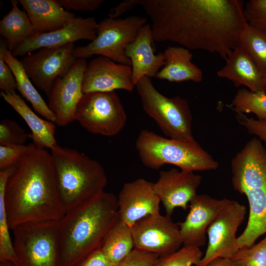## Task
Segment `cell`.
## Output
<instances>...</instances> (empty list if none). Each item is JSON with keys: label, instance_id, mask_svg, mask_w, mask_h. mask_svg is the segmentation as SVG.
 <instances>
[{"label": "cell", "instance_id": "8fae6325", "mask_svg": "<svg viewBox=\"0 0 266 266\" xmlns=\"http://www.w3.org/2000/svg\"><path fill=\"white\" fill-rule=\"evenodd\" d=\"M246 213L244 205L230 200L207 228V247L195 266H206L218 258L231 259L237 253L239 248L236 233Z\"/></svg>", "mask_w": 266, "mask_h": 266}, {"label": "cell", "instance_id": "ffe728a7", "mask_svg": "<svg viewBox=\"0 0 266 266\" xmlns=\"http://www.w3.org/2000/svg\"><path fill=\"white\" fill-rule=\"evenodd\" d=\"M150 24H146L139 30L134 40L126 48L125 54L131 62L132 78L134 85L144 76L155 77L165 65L164 53L155 54Z\"/></svg>", "mask_w": 266, "mask_h": 266}, {"label": "cell", "instance_id": "ee69618b", "mask_svg": "<svg viewBox=\"0 0 266 266\" xmlns=\"http://www.w3.org/2000/svg\"><path fill=\"white\" fill-rule=\"evenodd\" d=\"M264 80L265 83V87H266V73L264 75Z\"/></svg>", "mask_w": 266, "mask_h": 266}, {"label": "cell", "instance_id": "d590c367", "mask_svg": "<svg viewBox=\"0 0 266 266\" xmlns=\"http://www.w3.org/2000/svg\"><path fill=\"white\" fill-rule=\"evenodd\" d=\"M236 117L247 132L261 140L266 148V121L248 117L245 114L240 113L237 114Z\"/></svg>", "mask_w": 266, "mask_h": 266}, {"label": "cell", "instance_id": "e0dca14e", "mask_svg": "<svg viewBox=\"0 0 266 266\" xmlns=\"http://www.w3.org/2000/svg\"><path fill=\"white\" fill-rule=\"evenodd\" d=\"M230 200L197 194L189 203L190 210L186 219L178 224L183 246H203L207 228Z\"/></svg>", "mask_w": 266, "mask_h": 266}, {"label": "cell", "instance_id": "6da1fadb", "mask_svg": "<svg viewBox=\"0 0 266 266\" xmlns=\"http://www.w3.org/2000/svg\"><path fill=\"white\" fill-rule=\"evenodd\" d=\"M154 41L218 54L226 60L247 21L241 0H139Z\"/></svg>", "mask_w": 266, "mask_h": 266}, {"label": "cell", "instance_id": "7a4b0ae2", "mask_svg": "<svg viewBox=\"0 0 266 266\" xmlns=\"http://www.w3.org/2000/svg\"><path fill=\"white\" fill-rule=\"evenodd\" d=\"M4 200L11 230L25 223L60 220L65 212L51 153L28 144L8 177Z\"/></svg>", "mask_w": 266, "mask_h": 266}, {"label": "cell", "instance_id": "4fadbf2b", "mask_svg": "<svg viewBox=\"0 0 266 266\" xmlns=\"http://www.w3.org/2000/svg\"><path fill=\"white\" fill-rule=\"evenodd\" d=\"M74 43L43 48L20 62L32 82L47 94L56 79L65 75L76 62Z\"/></svg>", "mask_w": 266, "mask_h": 266}, {"label": "cell", "instance_id": "44dd1931", "mask_svg": "<svg viewBox=\"0 0 266 266\" xmlns=\"http://www.w3.org/2000/svg\"><path fill=\"white\" fill-rule=\"evenodd\" d=\"M226 61L217 72L219 77L230 80L236 87L244 86L253 92H266L264 74L240 44Z\"/></svg>", "mask_w": 266, "mask_h": 266}, {"label": "cell", "instance_id": "603a6c76", "mask_svg": "<svg viewBox=\"0 0 266 266\" xmlns=\"http://www.w3.org/2000/svg\"><path fill=\"white\" fill-rule=\"evenodd\" d=\"M0 96L23 119L32 133L33 143L43 148L52 149L58 144L55 137L56 126L51 121L36 115L15 92H0Z\"/></svg>", "mask_w": 266, "mask_h": 266}, {"label": "cell", "instance_id": "9c48e42d", "mask_svg": "<svg viewBox=\"0 0 266 266\" xmlns=\"http://www.w3.org/2000/svg\"><path fill=\"white\" fill-rule=\"evenodd\" d=\"M146 22L145 18L137 16L124 19L106 18L98 23L96 37L87 45L75 48L73 54L77 59L100 55L131 66L126 48L134 40Z\"/></svg>", "mask_w": 266, "mask_h": 266}, {"label": "cell", "instance_id": "3957f363", "mask_svg": "<svg viewBox=\"0 0 266 266\" xmlns=\"http://www.w3.org/2000/svg\"><path fill=\"white\" fill-rule=\"evenodd\" d=\"M119 217L117 198L104 191L59 220V266H74L101 247Z\"/></svg>", "mask_w": 266, "mask_h": 266}, {"label": "cell", "instance_id": "e575fe53", "mask_svg": "<svg viewBox=\"0 0 266 266\" xmlns=\"http://www.w3.org/2000/svg\"><path fill=\"white\" fill-rule=\"evenodd\" d=\"M28 148V145H0V170L15 166Z\"/></svg>", "mask_w": 266, "mask_h": 266}, {"label": "cell", "instance_id": "ba28073f", "mask_svg": "<svg viewBox=\"0 0 266 266\" xmlns=\"http://www.w3.org/2000/svg\"><path fill=\"white\" fill-rule=\"evenodd\" d=\"M59 220L25 223L12 230L19 266H59Z\"/></svg>", "mask_w": 266, "mask_h": 266}, {"label": "cell", "instance_id": "5bb4252c", "mask_svg": "<svg viewBox=\"0 0 266 266\" xmlns=\"http://www.w3.org/2000/svg\"><path fill=\"white\" fill-rule=\"evenodd\" d=\"M87 65L85 59H77L65 75L56 79L47 94L48 106L59 126H65L75 120L76 108L83 95L82 84Z\"/></svg>", "mask_w": 266, "mask_h": 266}, {"label": "cell", "instance_id": "7402d4cb", "mask_svg": "<svg viewBox=\"0 0 266 266\" xmlns=\"http://www.w3.org/2000/svg\"><path fill=\"white\" fill-rule=\"evenodd\" d=\"M18 1L28 15L37 34L60 29L76 18L73 13L64 9L57 0Z\"/></svg>", "mask_w": 266, "mask_h": 266}, {"label": "cell", "instance_id": "7c38bea8", "mask_svg": "<svg viewBox=\"0 0 266 266\" xmlns=\"http://www.w3.org/2000/svg\"><path fill=\"white\" fill-rule=\"evenodd\" d=\"M131 230L134 249L159 257L174 253L183 244L178 224L160 213L140 219Z\"/></svg>", "mask_w": 266, "mask_h": 266}, {"label": "cell", "instance_id": "74e56055", "mask_svg": "<svg viewBox=\"0 0 266 266\" xmlns=\"http://www.w3.org/2000/svg\"><path fill=\"white\" fill-rule=\"evenodd\" d=\"M0 89L6 93L15 92L17 89L15 76L4 60L2 52L0 51Z\"/></svg>", "mask_w": 266, "mask_h": 266}, {"label": "cell", "instance_id": "8992f818", "mask_svg": "<svg viewBox=\"0 0 266 266\" xmlns=\"http://www.w3.org/2000/svg\"><path fill=\"white\" fill-rule=\"evenodd\" d=\"M135 146L142 164L153 169L165 165L192 171L214 170L219 166L217 161L195 139H174L144 129L139 133Z\"/></svg>", "mask_w": 266, "mask_h": 266}, {"label": "cell", "instance_id": "83f0119b", "mask_svg": "<svg viewBox=\"0 0 266 266\" xmlns=\"http://www.w3.org/2000/svg\"><path fill=\"white\" fill-rule=\"evenodd\" d=\"M14 166L0 170V262L8 261L19 266L13 241L9 230H11L5 209L4 193L9 176Z\"/></svg>", "mask_w": 266, "mask_h": 266}, {"label": "cell", "instance_id": "277c9868", "mask_svg": "<svg viewBox=\"0 0 266 266\" xmlns=\"http://www.w3.org/2000/svg\"><path fill=\"white\" fill-rule=\"evenodd\" d=\"M231 169L233 189L246 197L249 206L247 225L237 238L240 249L266 234V148L262 141L250 139L232 158Z\"/></svg>", "mask_w": 266, "mask_h": 266}, {"label": "cell", "instance_id": "52a82bcc", "mask_svg": "<svg viewBox=\"0 0 266 266\" xmlns=\"http://www.w3.org/2000/svg\"><path fill=\"white\" fill-rule=\"evenodd\" d=\"M135 87L144 111L167 137L186 141L195 139L192 112L185 99L163 95L155 87L151 78L147 76L140 79Z\"/></svg>", "mask_w": 266, "mask_h": 266}, {"label": "cell", "instance_id": "4dcf8cb0", "mask_svg": "<svg viewBox=\"0 0 266 266\" xmlns=\"http://www.w3.org/2000/svg\"><path fill=\"white\" fill-rule=\"evenodd\" d=\"M202 256L200 247L183 246L172 254L159 257L152 266H195Z\"/></svg>", "mask_w": 266, "mask_h": 266}, {"label": "cell", "instance_id": "2e32d148", "mask_svg": "<svg viewBox=\"0 0 266 266\" xmlns=\"http://www.w3.org/2000/svg\"><path fill=\"white\" fill-rule=\"evenodd\" d=\"M160 202L154 183L141 178L125 183L117 198L119 217L131 228L140 219L159 213Z\"/></svg>", "mask_w": 266, "mask_h": 266}, {"label": "cell", "instance_id": "ab89813d", "mask_svg": "<svg viewBox=\"0 0 266 266\" xmlns=\"http://www.w3.org/2000/svg\"><path fill=\"white\" fill-rule=\"evenodd\" d=\"M109 261L101 248L88 255L74 266H113Z\"/></svg>", "mask_w": 266, "mask_h": 266}, {"label": "cell", "instance_id": "f35d334b", "mask_svg": "<svg viewBox=\"0 0 266 266\" xmlns=\"http://www.w3.org/2000/svg\"><path fill=\"white\" fill-rule=\"evenodd\" d=\"M67 10L92 11L97 10L104 2L103 0H57Z\"/></svg>", "mask_w": 266, "mask_h": 266}, {"label": "cell", "instance_id": "9a60e30c", "mask_svg": "<svg viewBox=\"0 0 266 266\" xmlns=\"http://www.w3.org/2000/svg\"><path fill=\"white\" fill-rule=\"evenodd\" d=\"M202 180L194 171L173 168L160 171L154 188L166 212L171 217L174 209L186 210L191 200L197 194Z\"/></svg>", "mask_w": 266, "mask_h": 266}, {"label": "cell", "instance_id": "d6986e66", "mask_svg": "<svg viewBox=\"0 0 266 266\" xmlns=\"http://www.w3.org/2000/svg\"><path fill=\"white\" fill-rule=\"evenodd\" d=\"M131 66L116 63L109 58L99 56L92 60L84 73L83 94L94 92L133 90Z\"/></svg>", "mask_w": 266, "mask_h": 266}, {"label": "cell", "instance_id": "60d3db41", "mask_svg": "<svg viewBox=\"0 0 266 266\" xmlns=\"http://www.w3.org/2000/svg\"><path fill=\"white\" fill-rule=\"evenodd\" d=\"M136 5H139V0H124L110 10L108 14V17L119 18Z\"/></svg>", "mask_w": 266, "mask_h": 266}, {"label": "cell", "instance_id": "1f68e13d", "mask_svg": "<svg viewBox=\"0 0 266 266\" xmlns=\"http://www.w3.org/2000/svg\"><path fill=\"white\" fill-rule=\"evenodd\" d=\"M230 259L234 266H266V234L259 243L240 249Z\"/></svg>", "mask_w": 266, "mask_h": 266}, {"label": "cell", "instance_id": "d4e9b609", "mask_svg": "<svg viewBox=\"0 0 266 266\" xmlns=\"http://www.w3.org/2000/svg\"><path fill=\"white\" fill-rule=\"evenodd\" d=\"M0 51L6 63L11 69L16 79L17 89L32 105L33 109L46 120L55 122L54 114L33 86L20 61L13 56L7 48L6 42L0 40Z\"/></svg>", "mask_w": 266, "mask_h": 266}, {"label": "cell", "instance_id": "7bdbcfd3", "mask_svg": "<svg viewBox=\"0 0 266 266\" xmlns=\"http://www.w3.org/2000/svg\"><path fill=\"white\" fill-rule=\"evenodd\" d=\"M0 266H15L13 263L8 261L0 262Z\"/></svg>", "mask_w": 266, "mask_h": 266}, {"label": "cell", "instance_id": "f546056e", "mask_svg": "<svg viewBox=\"0 0 266 266\" xmlns=\"http://www.w3.org/2000/svg\"><path fill=\"white\" fill-rule=\"evenodd\" d=\"M230 107L237 114L252 113L257 119L266 121V92H253L246 88L240 89Z\"/></svg>", "mask_w": 266, "mask_h": 266}, {"label": "cell", "instance_id": "d6a6232c", "mask_svg": "<svg viewBox=\"0 0 266 266\" xmlns=\"http://www.w3.org/2000/svg\"><path fill=\"white\" fill-rule=\"evenodd\" d=\"M29 137L27 134L16 122L4 119L0 123V145H25Z\"/></svg>", "mask_w": 266, "mask_h": 266}, {"label": "cell", "instance_id": "cb8c5ba5", "mask_svg": "<svg viewBox=\"0 0 266 266\" xmlns=\"http://www.w3.org/2000/svg\"><path fill=\"white\" fill-rule=\"evenodd\" d=\"M163 53L165 65L156 78L171 82L199 83L202 80V71L192 62L193 55L189 49L182 46H168Z\"/></svg>", "mask_w": 266, "mask_h": 266}, {"label": "cell", "instance_id": "b9f144b4", "mask_svg": "<svg viewBox=\"0 0 266 266\" xmlns=\"http://www.w3.org/2000/svg\"><path fill=\"white\" fill-rule=\"evenodd\" d=\"M206 266H234V265L230 259L218 258L212 260Z\"/></svg>", "mask_w": 266, "mask_h": 266}, {"label": "cell", "instance_id": "ac0fdd59", "mask_svg": "<svg viewBox=\"0 0 266 266\" xmlns=\"http://www.w3.org/2000/svg\"><path fill=\"white\" fill-rule=\"evenodd\" d=\"M98 23L93 17H76L64 27L33 36L18 45L11 53L13 56H25L43 48L63 46L79 40H93L96 36Z\"/></svg>", "mask_w": 266, "mask_h": 266}, {"label": "cell", "instance_id": "f1b7e54d", "mask_svg": "<svg viewBox=\"0 0 266 266\" xmlns=\"http://www.w3.org/2000/svg\"><path fill=\"white\" fill-rule=\"evenodd\" d=\"M240 44L264 75L266 73V32L247 22L241 33Z\"/></svg>", "mask_w": 266, "mask_h": 266}, {"label": "cell", "instance_id": "8d00e7d4", "mask_svg": "<svg viewBox=\"0 0 266 266\" xmlns=\"http://www.w3.org/2000/svg\"><path fill=\"white\" fill-rule=\"evenodd\" d=\"M159 258L156 254L134 248L127 257L113 266H152Z\"/></svg>", "mask_w": 266, "mask_h": 266}, {"label": "cell", "instance_id": "5b68a950", "mask_svg": "<svg viewBox=\"0 0 266 266\" xmlns=\"http://www.w3.org/2000/svg\"><path fill=\"white\" fill-rule=\"evenodd\" d=\"M51 150L65 213L104 191L107 180L100 163L77 150L58 145Z\"/></svg>", "mask_w": 266, "mask_h": 266}, {"label": "cell", "instance_id": "30bf717a", "mask_svg": "<svg viewBox=\"0 0 266 266\" xmlns=\"http://www.w3.org/2000/svg\"><path fill=\"white\" fill-rule=\"evenodd\" d=\"M75 120L90 133L113 136L124 128L127 115L115 91L94 92L83 94Z\"/></svg>", "mask_w": 266, "mask_h": 266}, {"label": "cell", "instance_id": "484cf974", "mask_svg": "<svg viewBox=\"0 0 266 266\" xmlns=\"http://www.w3.org/2000/svg\"><path fill=\"white\" fill-rule=\"evenodd\" d=\"M12 7L0 21V34L6 39L8 49L12 52L28 38L37 34L25 11L18 6V0H11Z\"/></svg>", "mask_w": 266, "mask_h": 266}, {"label": "cell", "instance_id": "836d02e7", "mask_svg": "<svg viewBox=\"0 0 266 266\" xmlns=\"http://www.w3.org/2000/svg\"><path fill=\"white\" fill-rule=\"evenodd\" d=\"M244 13L250 25L266 32V0L244 2Z\"/></svg>", "mask_w": 266, "mask_h": 266}, {"label": "cell", "instance_id": "4316f807", "mask_svg": "<svg viewBox=\"0 0 266 266\" xmlns=\"http://www.w3.org/2000/svg\"><path fill=\"white\" fill-rule=\"evenodd\" d=\"M100 248L113 265L122 261L133 250L131 228L119 216L105 236Z\"/></svg>", "mask_w": 266, "mask_h": 266}]
</instances>
